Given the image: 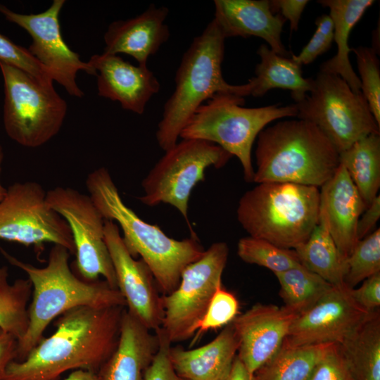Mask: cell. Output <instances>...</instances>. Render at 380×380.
<instances>
[{
	"mask_svg": "<svg viewBox=\"0 0 380 380\" xmlns=\"http://www.w3.org/2000/svg\"><path fill=\"white\" fill-rule=\"evenodd\" d=\"M125 307H77L55 319L56 329L21 361L13 360L1 380H58L72 369L95 373L118 343Z\"/></svg>",
	"mask_w": 380,
	"mask_h": 380,
	"instance_id": "1",
	"label": "cell"
},
{
	"mask_svg": "<svg viewBox=\"0 0 380 380\" xmlns=\"http://www.w3.org/2000/svg\"><path fill=\"white\" fill-rule=\"evenodd\" d=\"M0 252L12 265L24 271L32 285L28 306L29 325L18 342L17 361L23 360L44 338L49 324L63 312L77 307L105 308L126 306L120 291L106 281H85L77 277L69 265L70 252L53 245L46 266L36 267L18 260L0 247Z\"/></svg>",
	"mask_w": 380,
	"mask_h": 380,
	"instance_id": "2",
	"label": "cell"
},
{
	"mask_svg": "<svg viewBox=\"0 0 380 380\" xmlns=\"http://www.w3.org/2000/svg\"><path fill=\"white\" fill-rule=\"evenodd\" d=\"M85 185L105 220L121 229L124 243L134 258L140 256L158 288L167 295L178 286L182 272L204 253L196 236L177 240L141 220L122 199L110 172L101 167L88 174Z\"/></svg>",
	"mask_w": 380,
	"mask_h": 380,
	"instance_id": "3",
	"label": "cell"
},
{
	"mask_svg": "<svg viewBox=\"0 0 380 380\" xmlns=\"http://www.w3.org/2000/svg\"><path fill=\"white\" fill-rule=\"evenodd\" d=\"M225 38L213 19L194 38L177 70L175 88L165 103L156 133L158 146L166 151L178 141L189 120L204 102L216 95H251L248 82H227L222 72Z\"/></svg>",
	"mask_w": 380,
	"mask_h": 380,
	"instance_id": "4",
	"label": "cell"
},
{
	"mask_svg": "<svg viewBox=\"0 0 380 380\" xmlns=\"http://www.w3.org/2000/svg\"><path fill=\"white\" fill-rule=\"evenodd\" d=\"M254 183L288 182L320 188L335 173L339 153L313 123L279 121L258 135Z\"/></svg>",
	"mask_w": 380,
	"mask_h": 380,
	"instance_id": "5",
	"label": "cell"
},
{
	"mask_svg": "<svg viewBox=\"0 0 380 380\" xmlns=\"http://www.w3.org/2000/svg\"><path fill=\"white\" fill-rule=\"evenodd\" d=\"M319 188L288 182H262L240 198L237 220L250 236L295 249L319 222Z\"/></svg>",
	"mask_w": 380,
	"mask_h": 380,
	"instance_id": "6",
	"label": "cell"
},
{
	"mask_svg": "<svg viewBox=\"0 0 380 380\" xmlns=\"http://www.w3.org/2000/svg\"><path fill=\"white\" fill-rule=\"evenodd\" d=\"M244 99L216 95L202 104L181 132L182 139H196L218 145L239 160L244 179L253 182L251 151L259 133L274 120L296 117V104L245 108Z\"/></svg>",
	"mask_w": 380,
	"mask_h": 380,
	"instance_id": "7",
	"label": "cell"
},
{
	"mask_svg": "<svg viewBox=\"0 0 380 380\" xmlns=\"http://www.w3.org/2000/svg\"><path fill=\"white\" fill-rule=\"evenodd\" d=\"M4 84L3 120L7 135L18 144L37 148L60 131L67 103L53 84L45 83L15 66L0 62Z\"/></svg>",
	"mask_w": 380,
	"mask_h": 380,
	"instance_id": "8",
	"label": "cell"
},
{
	"mask_svg": "<svg viewBox=\"0 0 380 380\" xmlns=\"http://www.w3.org/2000/svg\"><path fill=\"white\" fill-rule=\"evenodd\" d=\"M309 93L295 103L296 117L315 125L338 153L369 134H380L362 93L353 91L340 76L319 72Z\"/></svg>",
	"mask_w": 380,
	"mask_h": 380,
	"instance_id": "9",
	"label": "cell"
},
{
	"mask_svg": "<svg viewBox=\"0 0 380 380\" xmlns=\"http://www.w3.org/2000/svg\"><path fill=\"white\" fill-rule=\"evenodd\" d=\"M232 157L227 151L211 142L182 139L165 151L143 179L144 194L139 200L151 207L161 203L170 204L182 215L189 225L188 203L193 189L204 179L207 168L222 167Z\"/></svg>",
	"mask_w": 380,
	"mask_h": 380,
	"instance_id": "10",
	"label": "cell"
},
{
	"mask_svg": "<svg viewBox=\"0 0 380 380\" xmlns=\"http://www.w3.org/2000/svg\"><path fill=\"white\" fill-rule=\"evenodd\" d=\"M229 248L224 242L213 243L182 272L177 287L161 297V330L172 344L191 337L197 331L208 305L222 286Z\"/></svg>",
	"mask_w": 380,
	"mask_h": 380,
	"instance_id": "11",
	"label": "cell"
},
{
	"mask_svg": "<svg viewBox=\"0 0 380 380\" xmlns=\"http://www.w3.org/2000/svg\"><path fill=\"white\" fill-rule=\"evenodd\" d=\"M46 192L33 181L15 182L0 201V239L33 246L43 252L51 243L75 255L72 236L65 220L46 203Z\"/></svg>",
	"mask_w": 380,
	"mask_h": 380,
	"instance_id": "12",
	"label": "cell"
},
{
	"mask_svg": "<svg viewBox=\"0 0 380 380\" xmlns=\"http://www.w3.org/2000/svg\"><path fill=\"white\" fill-rule=\"evenodd\" d=\"M46 199L48 205L69 226L80 278L91 281L101 276L112 288L118 289L105 241V219L89 195L70 187L57 186L46 191Z\"/></svg>",
	"mask_w": 380,
	"mask_h": 380,
	"instance_id": "13",
	"label": "cell"
},
{
	"mask_svg": "<svg viewBox=\"0 0 380 380\" xmlns=\"http://www.w3.org/2000/svg\"><path fill=\"white\" fill-rule=\"evenodd\" d=\"M65 3L64 0H54L46 11L37 14L18 13L0 3V13L30 35L29 52L49 72L53 81L70 96L82 98L84 92L76 80L78 72L95 76L96 72L89 62L82 61L63 38L59 15Z\"/></svg>",
	"mask_w": 380,
	"mask_h": 380,
	"instance_id": "14",
	"label": "cell"
},
{
	"mask_svg": "<svg viewBox=\"0 0 380 380\" xmlns=\"http://www.w3.org/2000/svg\"><path fill=\"white\" fill-rule=\"evenodd\" d=\"M371 312L355 302L346 284L332 286L311 308L298 315L283 344L291 347L340 344Z\"/></svg>",
	"mask_w": 380,
	"mask_h": 380,
	"instance_id": "15",
	"label": "cell"
},
{
	"mask_svg": "<svg viewBox=\"0 0 380 380\" xmlns=\"http://www.w3.org/2000/svg\"><path fill=\"white\" fill-rule=\"evenodd\" d=\"M104 237L117 287L125 300L127 312L146 328L156 331L161 327L163 309L151 272L141 259L136 260L129 253L115 222L105 220Z\"/></svg>",
	"mask_w": 380,
	"mask_h": 380,
	"instance_id": "16",
	"label": "cell"
},
{
	"mask_svg": "<svg viewBox=\"0 0 380 380\" xmlns=\"http://www.w3.org/2000/svg\"><path fill=\"white\" fill-rule=\"evenodd\" d=\"M298 315L285 306L257 303L232 322L239 340L236 355L251 374L280 349Z\"/></svg>",
	"mask_w": 380,
	"mask_h": 380,
	"instance_id": "17",
	"label": "cell"
},
{
	"mask_svg": "<svg viewBox=\"0 0 380 380\" xmlns=\"http://www.w3.org/2000/svg\"><path fill=\"white\" fill-rule=\"evenodd\" d=\"M89 63L96 72L98 95L118 101L124 110L141 115L160 84L147 65H134L118 55L94 54Z\"/></svg>",
	"mask_w": 380,
	"mask_h": 380,
	"instance_id": "18",
	"label": "cell"
},
{
	"mask_svg": "<svg viewBox=\"0 0 380 380\" xmlns=\"http://www.w3.org/2000/svg\"><path fill=\"white\" fill-rule=\"evenodd\" d=\"M319 189V212L324 215L329 232L345 262L358 241L357 222L367 206L341 165Z\"/></svg>",
	"mask_w": 380,
	"mask_h": 380,
	"instance_id": "19",
	"label": "cell"
},
{
	"mask_svg": "<svg viewBox=\"0 0 380 380\" xmlns=\"http://www.w3.org/2000/svg\"><path fill=\"white\" fill-rule=\"evenodd\" d=\"M169 9L151 4L141 14L127 20L112 22L104 34L103 53H124L134 58L140 65H147L170 37L165 23Z\"/></svg>",
	"mask_w": 380,
	"mask_h": 380,
	"instance_id": "20",
	"label": "cell"
},
{
	"mask_svg": "<svg viewBox=\"0 0 380 380\" xmlns=\"http://www.w3.org/2000/svg\"><path fill=\"white\" fill-rule=\"evenodd\" d=\"M214 20L224 37H257L277 54L287 57L281 42L286 20L274 14L268 0H215Z\"/></svg>",
	"mask_w": 380,
	"mask_h": 380,
	"instance_id": "21",
	"label": "cell"
},
{
	"mask_svg": "<svg viewBox=\"0 0 380 380\" xmlns=\"http://www.w3.org/2000/svg\"><path fill=\"white\" fill-rule=\"evenodd\" d=\"M159 338L125 309L117 347L97 372L98 380H144Z\"/></svg>",
	"mask_w": 380,
	"mask_h": 380,
	"instance_id": "22",
	"label": "cell"
},
{
	"mask_svg": "<svg viewBox=\"0 0 380 380\" xmlns=\"http://www.w3.org/2000/svg\"><path fill=\"white\" fill-rule=\"evenodd\" d=\"M239 349L232 322L208 343L195 349L170 347L169 357L177 376L186 380H223Z\"/></svg>",
	"mask_w": 380,
	"mask_h": 380,
	"instance_id": "23",
	"label": "cell"
},
{
	"mask_svg": "<svg viewBox=\"0 0 380 380\" xmlns=\"http://www.w3.org/2000/svg\"><path fill=\"white\" fill-rule=\"evenodd\" d=\"M317 2L329 9L334 23V40L337 46L334 56L320 65L319 72L334 74L344 80L353 91L361 92L360 80L350 62L348 46L350 33L373 0H319Z\"/></svg>",
	"mask_w": 380,
	"mask_h": 380,
	"instance_id": "24",
	"label": "cell"
},
{
	"mask_svg": "<svg viewBox=\"0 0 380 380\" xmlns=\"http://www.w3.org/2000/svg\"><path fill=\"white\" fill-rule=\"evenodd\" d=\"M257 53L260 62L255 67V76L248 82L251 96L260 97L272 89H288L296 103L312 90V78H305L301 66L292 58L277 54L265 44L258 47Z\"/></svg>",
	"mask_w": 380,
	"mask_h": 380,
	"instance_id": "25",
	"label": "cell"
},
{
	"mask_svg": "<svg viewBox=\"0 0 380 380\" xmlns=\"http://www.w3.org/2000/svg\"><path fill=\"white\" fill-rule=\"evenodd\" d=\"M339 346L352 380H380L379 309L372 312Z\"/></svg>",
	"mask_w": 380,
	"mask_h": 380,
	"instance_id": "26",
	"label": "cell"
},
{
	"mask_svg": "<svg viewBox=\"0 0 380 380\" xmlns=\"http://www.w3.org/2000/svg\"><path fill=\"white\" fill-rule=\"evenodd\" d=\"M339 163L367 207L380 187V134H369L339 153Z\"/></svg>",
	"mask_w": 380,
	"mask_h": 380,
	"instance_id": "27",
	"label": "cell"
},
{
	"mask_svg": "<svg viewBox=\"0 0 380 380\" xmlns=\"http://www.w3.org/2000/svg\"><path fill=\"white\" fill-rule=\"evenodd\" d=\"M300 264L333 286L345 284V265L329 232L324 215L309 238L296 248Z\"/></svg>",
	"mask_w": 380,
	"mask_h": 380,
	"instance_id": "28",
	"label": "cell"
},
{
	"mask_svg": "<svg viewBox=\"0 0 380 380\" xmlns=\"http://www.w3.org/2000/svg\"><path fill=\"white\" fill-rule=\"evenodd\" d=\"M332 344L294 347L282 344L277 353L254 373L253 380H307Z\"/></svg>",
	"mask_w": 380,
	"mask_h": 380,
	"instance_id": "29",
	"label": "cell"
},
{
	"mask_svg": "<svg viewBox=\"0 0 380 380\" xmlns=\"http://www.w3.org/2000/svg\"><path fill=\"white\" fill-rule=\"evenodd\" d=\"M8 269L0 267V329L13 335L18 342L25 336L28 325V306L32 285L27 279L8 281Z\"/></svg>",
	"mask_w": 380,
	"mask_h": 380,
	"instance_id": "30",
	"label": "cell"
},
{
	"mask_svg": "<svg viewBox=\"0 0 380 380\" xmlns=\"http://www.w3.org/2000/svg\"><path fill=\"white\" fill-rule=\"evenodd\" d=\"M274 275L284 306L298 314L311 308L333 286L301 264Z\"/></svg>",
	"mask_w": 380,
	"mask_h": 380,
	"instance_id": "31",
	"label": "cell"
},
{
	"mask_svg": "<svg viewBox=\"0 0 380 380\" xmlns=\"http://www.w3.org/2000/svg\"><path fill=\"white\" fill-rule=\"evenodd\" d=\"M237 254L245 262L264 267L274 274L300 264L295 250L284 248L250 236L239 239Z\"/></svg>",
	"mask_w": 380,
	"mask_h": 380,
	"instance_id": "32",
	"label": "cell"
},
{
	"mask_svg": "<svg viewBox=\"0 0 380 380\" xmlns=\"http://www.w3.org/2000/svg\"><path fill=\"white\" fill-rule=\"evenodd\" d=\"M344 265V282L350 289L380 272L379 228L357 241Z\"/></svg>",
	"mask_w": 380,
	"mask_h": 380,
	"instance_id": "33",
	"label": "cell"
},
{
	"mask_svg": "<svg viewBox=\"0 0 380 380\" xmlns=\"http://www.w3.org/2000/svg\"><path fill=\"white\" fill-rule=\"evenodd\" d=\"M350 51L356 56L361 92L380 126V70L376 51L367 46L350 48Z\"/></svg>",
	"mask_w": 380,
	"mask_h": 380,
	"instance_id": "34",
	"label": "cell"
},
{
	"mask_svg": "<svg viewBox=\"0 0 380 380\" xmlns=\"http://www.w3.org/2000/svg\"><path fill=\"white\" fill-rule=\"evenodd\" d=\"M239 302L235 296L222 286L213 295L201 319L198 335L210 329H216L231 323L238 315Z\"/></svg>",
	"mask_w": 380,
	"mask_h": 380,
	"instance_id": "35",
	"label": "cell"
},
{
	"mask_svg": "<svg viewBox=\"0 0 380 380\" xmlns=\"http://www.w3.org/2000/svg\"><path fill=\"white\" fill-rule=\"evenodd\" d=\"M0 62L20 68L45 83L53 84L49 72L29 52L0 32Z\"/></svg>",
	"mask_w": 380,
	"mask_h": 380,
	"instance_id": "36",
	"label": "cell"
},
{
	"mask_svg": "<svg viewBox=\"0 0 380 380\" xmlns=\"http://www.w3.org/2000/svg\"><path fill=\"white\" fill-rule=\"evenodd\" d=\"M315 25L316 30L308 43L298 55H292V59L300 66L312 63L327 51L334 41V23L329 15L319 16Z\"/></svg>",
	"mask_w": 380,
	"mask_h": 380,
	"instance_id": "37",
	"label": "cell"
},
{
	"mask_svg": "<svg viewBox=\"0 0 380 380\" xmlns=\"http://www.w3.org/2000/svg\"><path fill=\"white\" fill-rule=\"evenodd\" d=\"M307 380H352L339 344L331 346Z\"/></svg>",
	"mask_w": 380,
	"mask_h": 380,
	"instance_id": "38",
	"label": "cell"
},
{
	"mask_svg": "<svg viewBox=\"0 0 380 380\" xmlns=\"http://www.w3.org/2000/svg\"><path fill=\"white\" fill-rule=\"evenodd\" d=\"M155 332L159 338V346L151 363L145 372L144 380H175L176 374L169 357L171 343L160 328Z\"/></svg>",
	"mask_w": 380,
	"mask_h": 380,
	"instance_id": "39",
	"label": "cell"
},
{
	"mask_svg": "<svg viewBox=\"0 0 380 380\" xmlns=\"http://www.w3.org/2000/svg\"><path fill=\"white\" fill-rule=\"evenodd\" d=\"M351 295L355 302L368 312H372L380 305V272L365 279L358 288L351 289Z\"/></svg>",
	"mask_w": 380,
	"mask_h": 380,
	"instance_id": "40",
	"label": "cell"
},
{
	"mask_svg": "<svg viewBox=\"0 0 380 380\" xmlns=\"http://www.w3.org/2000/svg\"><path fill=\"white\" fill-rule=\"evenodd\" d=\"M308 0H273L270 1L272 11L280 13L285 20L290 22L291 31H297L301 15Z\"/></svg>",
	"mask_w": 380,
	"mask_h": 380,
	"instance_id": "41",
	"label": "cell"
},
{
	"mask_svg": "<svg viewBox=\"0 0 380 380\" xmlns=\"http://www.w3.org/2000/svg\"><path fill=\"white\" fill-rule=\"evenodd\" d=\"M380 217V196H377L366 208L360 215L357 226V238L360 241L374 232Z\"/></svg>",
	"mask_w": 380,
	"mask_h": 380,
	"instance_id": "42",
	"label": "cell"
},
{
	"mask_svg": "<svg viewBox=\"0 0 380 380\" xmlns=\"http://www.w3.org/2000/svg\"><path fill=\"white\" fill-rule=\"evenodd\" d=\"M18 340L0 329V380L8 365L16 360Z\"/></svg>",
	"mask_w": 380,
	"mask_h": 380,
	"instance_id": "43",
	"label": "cell"
},
{
	"mask_svg": "<svg viewBox=\"0 0 380 380\" xmlns=\"http://www.w3.org/2000/svg\"><path fill=\"white\" fill-rule=\"evenodd\" d=\"M251 374L243 363L236 355L233 361L229 372L223 380H253Z\"/></svg>",
	"mask_w": 380,
	"mask_h": 380,
	"instance_id": "44",
	"label": "cell"
},
{
	"mask_svg": "<svg viewBox=\"0 0 380 380\" xmlns=\"http://www.w3.org/2000/svg\"><path fill=\"white\" fill-rule=\"evenodd\" d=\"M64 380H98V377L95 372L84 369H76Z\"/></svg>",
	"mask_w": 380,
	"mask_h": 380,
	"instance_id": "45",
	"label": "cell"
},
{
	"mask_svg": "<svg viewBox=\"0 0 380 380\" xmlns=\"http://www.w3.org/2000/svg\"><path fill=\"white\" fill-rule=\"evenodd\" d=\"M3 160H4V150H3V148H2L1 145L0 144V176H1V165H2V163H3ZM6 188H5L2 185L1 182V179H0V201L4 196V195L6 194Z\"/></svg>",
	"mask_w": 380,
	"mask_h": 380,
	"instance_id": "46",
	"label": "cell"
},
{
	"mask_svg": "<svg viewBox=\"0 0 380 380\" xmlns=\"http://www.w3.org/2000/svg\"><path fill=\"white\" fill-rule=\"evenodd\" d=\"M175 380H186V379L181 378V377L176 375Z\"/></svg>",
	"mask_w": 380,
	"mask_h": 380,
	"instance_id": "47",
	"label": "cell"
}]
</instances>
